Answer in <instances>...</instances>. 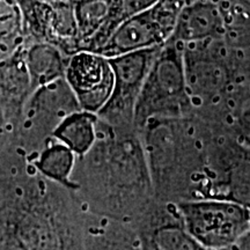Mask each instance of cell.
I'll use <instances>...</instances> for the list:
<instances>
[{"mask_svg": "<svg viewBox=\"0 0 250 250\" xmlns=\"http://www.w3.org/2000/svg\"><path fill=\"white\" fill-rule=\"evenodd\" d=\"M132 224L145 250H208L187 229L174 203L154 201Z\"/></svg>", "mask_w": 250, "mask_h": 250, "instance_id": "cell-7", "label": "cell"}, {"mask_svg": "<svg viewBox=\"0 0 250 250\" xmlns=\"http://www.w3.org/2000/svg\"><path fill=\"white\" fill-rule=\"evenodd\" d=\"M64 79L81 110L95 115L107 104L114 87L109 59L90 51H78L72 56Z\"/></svg>", "mask_w": 250, "mask_h": 250, "instance_id": "cell-6", "label": "cell"}, {"mask_svg": "<svg viewBox=\"0 0 250 250\" xmlns=\"http://www.w3.org/2000/svg\"><path fill=\"white\" fill-rule=\"evenodd\" d=\"M85 250H145L132 223L92 214L83 230Z\"/></svg>", "mask_w": 250, "mask_h": 250, "instance_id": "cell-9", "label": "cell"}, {"mask_svg": "<svg viewBox=\"0 0 250 250\" xmlns=\"http://www.w3.org/2000/svg\"><path fill=\"white\" fill-rule=\"evenodd\" d=\"M243 118H245V126H242L243 129H240L237 142L250 149V114L246 115Z\"/></svg>", "mask_w": 250, "mask_h": 250, "instance_id": "cell-15", "label": "cell"}, {"mask_svg": "<svg viewBox=\"0 0 250 250\" xmlns=\"http://www.w3.org/2000/svg\"><path fill=\"white\" fill-rule=\"evenodd\" d=\"M236 203L250 212V149L237 140L208 144V158L195 201Z\"/></svg>", "mask_w": 250, "mask_h": 250, "instance_id": "cell-2", "label": "cell"}, {"mask_svg": "<svg viewBox=\"0 0 250 250\" xmlns=\"http://www.w3.org/2000/svg\"><path fill=\"white\" fill-rule=\"evenodd\" d=\"M227 250H236L235 248H232V249H227Z\"/></svg>", "mask_w": 250, "mask_h": 250, "instance_id": "cell-17", "label": "cell"}, {"mask_svg": "<svg viewBox=\"0 0 250 250\" xmlns=\"http://www.w3.org/2000/svg\"><path fill=\"white\" fill-rule=\"evenodd\" d=\"M184 0H158L152 7L123 21L95 54L105 58L164 45L173 36Z\"/></svg>", "mask_w": 250, "mask_h": 250, "instance_id": "cell-4", "label": "cell"}, {"mask_svg": "<svg viewBox=\"0 0 250 250\" xmlns=\"http://www.w3.org/2000/svg\"><path fill=\"white\" fill-rule=\"evenodd\" d=\"M161 48L162 45L108 58L114 73V87L107 104L98 114L100 121L114 127L133 125L140 92Z\"/></svg>", "mask_w": 250, "mask_h": 250, "instance_id": "cell-5", "label": "cell"}, {"mask_svg": "<svg viewBox=\"0 0 250 250\" xmlns=\"http://www.w3.org/2000/svg\"><path fill=\"white\" fill-rule=\"evenodd\" d=\"M236 250H250V228L248 232L246 233V235L240 240L236 247H234Z\"/></svg>", "mask_w": 250, "mask_h": 250, "instance_id": "cell-16", "label": "cell"}, {"mask_svg": "<svg viewBox=\"0 0 250 250\" xmlns=\"http://www.w3.org/2000/svg\"><path fill=\"white\" fill-rule=\"evenodd\" d=\"M156 1L158 0H111L110 14H109L107 22L87 43L83 51H98L123 21L152 7Z\"/></svg>", "mask_w": 250, "mask_h": 250, "instance_id": "cell-14", "label": "cell"}, {"mask_svg": "<svg viewBox=\"0 0 250 250\" xmlns=\"http://www.w3.org/2000/svg\"><path fill=\"white\" fill-rule=\"evenodd\" d=\"M191 105L184 67V45L169 39L156 56L140 92L133 126L142 130L152 118L182 117Z\"/></svg>", "mask_w": 250, "mask_h": 250, "instance_id": "cell-1", "label": "cell"}, {"mask_svg": "<svg viewBox=\"0 0 250 250\" xmlns=\"http://www.w3.org/2000/svg\"><path fill=\"white\" fill-rule=\"evenodd\" d=\"M78 36L88 43L107 22L110 14L111 0H73Z\"/></svg>", "mask_w": 250, "mask_h": 250, "instance_id": "cell-13", "label": "cell"}, {"mask_svg": "<svg viewBox=\"0 0 250 250\" xmlns=\"http://www.w3.org/2000/svg\"><path fill=\"white\" fill-rule=\"evenodd\" d=\"M226 21L217 0H196L183 6L171 40L183 45L208 42L223 36Z\"/></svg>", "mask_w": 250, "mask_h": 250, "instance_id": "cell-8", "label": "cell"}, {"mask_svg": "<svg viewBox=\"0 0 250 250\" xmlns=\"http://www.w3.org/2000/svg\"><path fill=\"white\" fill-rule=\"evenodd\" d=\"M76 154L62 143H52L41 152L35 162L36 169L49 180L62 186L77 189L79 186L71 181Z\"/></svg>", "mask_w": 250, "mask_h": 250, "instance_id": "cell-12", "label": "cell"}, {"mask_svg": "<svg viewBox=\"0 0 250 250\" xmlns=\"http://www.w3.org/2000/svg\"><path fill=\"white\" fill-rule=\"evenodd\" d=\"M177 206L187 229L208 250L234 248L250 228V212L236 203L199 199Z\"/></svg>", "mask_w": 250, "mask_h": 250, "instance_id": "cell-3", "label": "cell"}, {"mask_svg": "<svg viewBox=\"0 0 250 250\" xmlns=\"http://www.w3.org/2000/svg\"><path fill=\"white\" fill-rule=\"evenodd\" d=\"M66 65L61 52L48 44L34 45L27 56V67L35 87H43L62 79Z\"/></svg>", "mask_w": 250, "mask_h": 250, "instance_id": "cell-11", "label": "cell"}, {"mask_svg": "<svg viewBox=\"0 0 250 250\" xmlns=\"http://www.w3.org/2000/svg\"><path fill=\"white\" fill-rule=\"evenodd\" d=\"M98 115L79 110L67 115L54 130V137L76 155L88 153L98 139Z\"/></svg>", "mask_w": 250, "mask_h": 250, "instance_id": "cell-10", "label": "cell"}]
</instances>
